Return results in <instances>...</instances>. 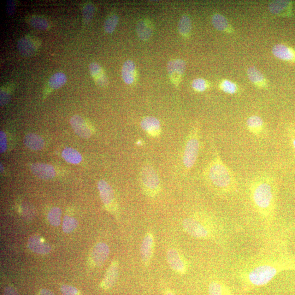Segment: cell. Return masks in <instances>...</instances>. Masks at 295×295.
Wrapping results in <instances>:
<instances>
[{"instance_id":"obj_1","label":"cell","mask_w":295,"mask_h":295,"mask_svg":"<svg viewBox=\"0 0 295 295\" xmlns=\"http://www.w3.org/2000/svg\"><path fill=\"white\" fill-rule=\"evenodd\" d=\"M295 270V258L286 256H268L250 262L242 271V276L254 286H262L283 271Z\"/></svg>"},{"instance_id":"obj_2","label":"cell","mask_w":295,"mask_h":295,"mask_svg":"<svg viewBox=\"0 0 295 295\" xmlns=\"http://www.w3.org/2000/svg\"><path fill=\"white\" fill-rule=\"evenodd\" d=\"M250 191L258 214L266 225L270 226L276 211L277 186L275 180L269 176H258L252 181Z\"/></svg>"},{"instance_id":"obj_3","label":"cell","mask_w":295,"mask_h":295,"mask_svg":"<svg viewBox=\"0 0 295 295\" xmlns=\"http://www.w3.org/2000/svg\"><path fill=\"white\" fill-rule=\"evenodd\" d=\"M208 184L218 193L231 194L237 190L238 184L232 170L217 154L204 171Z\"/></svg>"},{"instance_id":"obj_4","label":"cell","mask_w":295,"mask_h":295,"mask_svg":"<svg viewBox=\"0 0 295 295\" xmlns=\"http://www.w3.org/2000/svg\"><path fill=\"white\" fill-rule=\"evenodd\" d=\"M182 227L188 235L197 239H214L218 234L215 224L204 216L186 218L182 222Z\"/></svg>"},{"instance_id":"obj_5","label":"cell","mask_w":295,"mask_h":295,"mask_svg":"<svg viewBox=\"0 0 295 295\" xmlns=\"http://www.w3.org/2000/svg\"><path fill=\"white\" fill-rule=\"evenodd\" d=\"M140 181L147 196L156 198L162 190L160 178L156 170L150 164L144 165L140 174Z\"/></svg>"},{"instance_id":"obj_6","label":"cell","mask_w":295,"mask_h":295,"mask_svg":"<svg viewBox=\"0 0 295 295\" xmlns=\"http://www.w3.org/2000/svg\"><path fill=\"white\" fill-rule=\"evenodd\" d=\"M200 129L194 126L188 136L184 156V164L186 168L190 170L196 164L200 148Z\"/></svg>"},{"instance_id":"obj_7","label":"cell","mask_w":295,"mask_h":295,"mask_svg":"<svg viewBox=\"0 0 295 295\" xmlns=\"http://www.w3.org/2000/svg\"><path fill=\"white\" fill-rule=\"evenodd\" d=\"M98 188L100 197L106 209L110 212H115L116 206L113 188L104 180L98 182Z\"/></svg>"},{"instance_id":"obj_8","label":"cell","mask_w":295,"mask_h":295,"mask_svg":"<svg viewBox=\"0 0 295 295\" xmlns=\"http://www.w3.org/2000/svg\"><path fill=\"white\" fill-rule=\"evenodd\" d=\"M167 260L170 268L176 274L184 275L188 271L186 259L175 249L169 250L167 252Z\"/></svg>"},{"instance_id":"obj_9","label":"cell","mask_w":295,"mask_h":295,"mask_svg":"<svg viewBox=\"0 0 295 295\" xmlns=\"http://www.w3.org/2000/svg\"><path fill=\"white\" fill-rule=\"evenodd\" d=\"M155 250V240L154 235L150 232L147 233L142 244L140 248V257L145 266L150 264Z\"/></svg>"},{"instance_id":"obj_10","label":"cell","mask_w":295,"mask_h":295,"mask_svg":"<svg viewBox=\"0 0 295 295\" xmlns=\"http://www.w3.org/2000/svg\"><path fill=\"white\" fill-rule=\"evenodd\" d=\"M170 79L173 84L178 86L181 82L186 70V62L180 59L170 61L168 66Z\"/></svg>"},{"instance_id":"obj_11","label":"cell","mask_w":295,"mask_h":295,"mask_svg":"<svg viewBox=\"0 0 295 295\" xmlns=\"http://www.w3.org/2000/svg\"><path fill=\"white\" fill-rule=\"evenodd\" d=\"M109 255L108 246L104 243H100L94 247L92 251L91 261L95 266H102L107 261Z\"/></svg>"},{"instance_id":"obj_12","label":"cell","mask_w":295,"mask_h":295,"mask_svg":"<svg viewBox=\"0 0 295 295\" xmlns=\"http://www.w3.org/2000/svg\"><path fill=\"white\" fill-rule=\"evenodd\" d=\"M119 263L117 261L112 262L101 284L104 290L108 291L114 286L119 276Z\"/></svg>"},{"instance_id":"obj_13","label":"cell","mask_w":295,"mask_h":295,"mask_svg":"<svg viewBox=\"0 0 295 295\" xmlns=\"http://www.w3.org/2000/svg\"><path fill=\"white\" fill-rule=\"evenodd\" d=\"M32 173L38 178L43 180H50L56 176V171L52 165L36 163L32 165Z\"/></svg>"},{"instance_id":"obj_14","label":"cell","mask_w":295,"mask_h":295,"mask_svg":"<svg viewBox=\"0 0 295 295\" xmlns=\"http://www.w3.org/2000/svg\"><path fill=\"white\" fill-rule=\"evenodd\" d=\"M141 127L152 138H156L160 136L162 134L161 123L154 117L144 118L141 122Z\"/></svg>"},{"instance_id":"obj_15","label":"cell","mask_w":295,"mask_h":295,"mask_svg":"<svg viewBox=\"0 0 295 295\" xmlns=\"http://www.w3.org/2000/svg\"><path fill=\"white\" fill-rule=\"evenodd\" d=\"M72 125L76 134L82 138L88 139L92 136V132L82 118L79 116H75L70 120Z\"/></svg>"},{"instance_id":"obj_16","label":"cell","mask_w":295,"mask_h":295,"mask_svg":"<svg viewBox=\"0 0 295 295\" xmlns=\"http://www.w3.org/2000/svg\"><path fill=\"white\" fill-rule=\"evenodd\" d=\"M28 246L32 252L39 254H46L51 251V246L40 236H32L30 238Z\"/></svg>"},{"instance_id":"obj_17","label":"cell","mask_w":295,"mask_h":295,"mask_svg":"<svg viewBox=\"0 0 295 295\" xmlns=\"http://www.w3.org/2000/svg\"><path fill=\"white\" fill-rule=\"evenodd\" d=\"M18 49L22 56H31L38 50V42L32 38H22L18 44Z\"/></svg>"},{"instance_id":"obj_18","label":"cell","mask_w":295,"mask_h":295,"mask_svg":"<svg viewBox=\"0 0 295 295\" xmlns=\"http://www.w3.org/2000/svg\"><path fill=\"white\" fill-rule=\"evenodd\" d=\"M90 72L94 80L98 86L102 88L107 86L108 80L101 66L97 63L94 62L90 66Z\"/></svg>"},{"instance_id":"obj_19","label":"cell","mask_w":295,"mask_h":295,"mask_svg":"<svg viewBox=\"0 0 295 295\" xmlns=\"http://www.w3.org/2000/svg\"><path fill=\"white\" fill-rule=\"evenodd\" d=\"M136 31L138 38L142 40L147 41L152 37L154 27L149 20H142L138 24Z\"/></svg>"},{"instance_id":"obj_20","label":"cell","mask_w":295,"mask_h":295,"mask_svg":"<svg viewBox=\"0 0 295 295\" xmlns=\"http://www.w3.org/2000/svg\"><path fill=\"white\" fill-rule=\"evenodd\" d=\"M246 125L249 132L256 136H260L264 132V122L260 116H250L247 120Z\"/></svg>"},{"instance_id":"obj_21","label":"cell","mask_w":295,"mask_h":295,"mask_svg":"<svg viewBox=\"0 0 295 295\" xmlns=\"http://www.w3.org/2000/svg\"><path fill=\"white\" fill-rule=\"evenodd\" d=\"M136 74L135 64L132 60L126 61L124 64L122 69V76L126 84L132 85L134 84Z\"/></svg>"},{"instance_id":"obj_22","label":"cell","mask_w":295,"mask_h":295,"mask_svg":"<svg viewBox=\"0 0 295 295\" xmlns=\"http://www.w3.org/2000/svg\"><path fill=\"white\" fill-rule=\"evenodd\" d=\"M26 146L34 151L42 150L44 146V140L39 135L30 134L24 138Z\"/></svg>"},{"instance_id":"obj_23","label":"cell","mask_w":295,"mask_h":295,"mask_svg":"<svg viewBox=\"0 0 295 295\" xmlns=\"http://www.w3.org/2000/svg\"><path fill=\"white\" fill-rule=\"evenodd\" d=\"M272 52L274 56L281 60L293 61L295 59V52L293 50L284 45L276 46Z\"/></svg>"},{"instance_id":"obj_24","label":"cell","mask_w":295,"mask_h":295,"mask_svg":"<svg viewBox=\"0 0 295 295\" xmlns=\"http://www.w3.org/2000/svg\"><path fill=\"white\" fill-rule=\"evenodd\" d=\"M248 75L250 81L255 86L264 88L267 86L266 80L263 74L255 68H251L248 70Z\"/></svg>"},{"instance_id":"obj_25","label":"cell","mask_w":295,"mask_h":295,"mask_svg":"<svg viewBox=\"0 0 295 295\" xmlns=\"http://www.w3.org/2000/svg\"><path fill=\"white\" fill-rule=\"evenodd\" d=\"M212 24L217 30L222 32H231V26L225 16L216 14L212 18Z\"/></svg>"},{"instance_id":"obj_26","label":"cell","mask_w":295,"mask_h":295,"mask_svg":"<svg viewBox=\"0 0 295 295\" xmlns=\"http://www.w3.org/2000/svg\"><path fill=\"white\" fill-rule=\"evenodd\" d=\"M178 31L182 37L188 38L192 31V20L190 16L184 15L179 22Z\"/></svg>"},{"instance_id":"obj_27","label":"cell","mask_w":295,"mask_h":295,"mask_svg":"<svg viewBox=\"0 0 295 295\" xmlns=\"http://www.w3.org/2000/svg\"><path fill=\"white\" fill-rule=\"evenodd\" d=\"M62 156L64 160L72 164H79L82 160L80 153L72 148L64 149L62 152Z\"/></svg>"},{"instance_id":"obj_28","label":"cell","mask_w":295,"mask_h":295,"mask_svg":"<svg viewBox=\"0 0 295 295\" xmlns=\"http://www.w3.org/2000/svg\"><path fill=\"white\" fill-rule=\"evenodd\" d=\"M68 78L63 73H57L53 75L49 82V85L52 90H58L66 84Z\"/></svg>"},{"instance_id":"obj_29","label":"cell","mask_w":295,"mask_h":295,"mask_svg":"<svg viewBox=\"0 0 295 295\" xmlns=\"http://www.w3.org/2000/svg\"><path fill=\"white\" fill-rule=\"evenodd\" d=\"M209 295H230L228 289L219 282H212L208 288Z\"/></svg>"},{"instance_id":"obj_30","label":"cell","mask_w":295,"mask_h":295,"mask_svg":"<svg viewBox=\"0 0 295 295\" xmlns=\"http://www.w3.org/2000/svg\"><path fill=\"white\" fill-rule=\"evenodd\" d=\"M119 16L116 14L110 16L106 20L104 26V30L106 33L111 34L114 33L119 22Z\"/></svg>"},{"instance_id":"obj_31","label":"cell","mask_w":295,"mask_h":295,"mask_svg":"<svg viewBox=\"0 0 295 295\" xmlns=\"http://www.w3.org/2000/svg\"><path fill=\"white\" fill-rule=\"evenodd\" d=\"M290 4L288 2L276 1L271 3L269 6L270 12L275 14H281L288 7Z\"/></svg>"},{"instance_id":"obj_32","label":"cell","mask_w":295,"mask_h":295,"mask_svg":"<svg viewBox=\"0 0 295 295\" xmlns=\"http://www.w3.org/2000/svg\"><path fill=\"white\" fill-rule=\"evenodd\" d=\"M62 215V210L59 208H56L50 211L48 218L52 226L57 227L60 225Z\"/></svg>"},{"instance_id":"obj_33","label":"cell","mask_w":295,"mask_h":295,"mask_svg":"<svg viewBox=\"0 0 295 295\" xmlns=\"http://www.w3.org/2000/svg\"><path fill=\"white\" fill-rule=\"evenodd\" d=\"M78 222L74 218L69 216L64 218L63 223V230L66 233H72L78 228Z\"/></svg>"},{"instance_id":"obj_34","label":"cell","mask_w":295,"mask_h":295,"mask_svg":"<svg viewBox=\"0 0 295 295\" xmlns=\"http://www.w3.org/2000/svg\"><path fill=\"white\" fill-rule=\"evenodd\" d=\"M30 23L32 27L40 30H46L50 27L48 21L42 17L34 16L30 21Z\"/></svg>"},{"instance_id":"obj_35","label":"cell","mask_w":295,"mask_h":295,"mask_svg":"<svg viewBox=\"0 0 295 295\" xmlns=\"http://www.w3.org/2000/svg\"><path fill=\"white\" fill-rule=\"evenodd\" d=\"M96 8L92 4H88L82 10V16H84V20L86 23L90 22L95 14Z\"/></svg>"},{"instance_id":"obj_36","label":"cell","mask_w":295,"mask_h":295,"mask_svg":"<svg viewBox=\"0 0 295 295\" xmlns=\"http://www.w3.org/2000/svg\"><path fill=\"white\" fill-rule=\"evenodd\" d=\"M220 87L223 92L228 94H232V95L237 92L238 90L237 86L229 80L222 82Z\"/></svg>"},{"instance_id":"obj_37","label":"cell","mask_w":295,"mask_h":295,"mask_svg":"<svg viewBox=\"0 0 295 295\" xmlns=\"http://www.w3.org/2000/svg\"><path fill=\"white\" fill-rule=\"evenodd\" d=\"M192 86L194 90L198 92H204L208 87L206 81L200 78L194 80L192 82Z\"/></svg>"},{"instance_id":"obj_38","label":"cell","mask_w":295,"mask_h":295,"mask_svg":"<svg viewBox=\"0 0 295 295\" xmlns=\"http://www.w3.org/2000/svg\"><path fill=\"white\" fill-rule=\"evenodd\" d=\"M8 146L6 134L4 132H0V152L1 154L7 150Z\"/></svg>"},{"instance_id":"obj_39","label":"cell","mask_w":295,"mask_h":295,"mask_svg":"<svg viewBox=\"0 0 295 295\" xmlns=\"http://www.w3.org/2000/svg\"><path fill=\"white\" fill-rule=\"evenodd\" d=\"M61 290L63 295H78V289L72 286H63Z\"/></svg>"},{"instance_id":"obj_40","label":"cell","mask_w":295,"mask_h":295,"mask_svg":"<svg viewBox=\"0 0 295 295\" xmlns=\"http://www.w3.org/2000/svg\"><path fill=\"white\" fill-rule=\"evenodd\" d=\"M0 103H1V106H4L6 105L10 101V94L4 90L1 91V96H0Z\"/></svg>"},{"instance_id":"obj_41","label":"cell","mask_w":295,"mask_h":295,"mask_svg":"<svg viewBox=\"0 0 295 295\" xmlns=\"http://www.w3.org/2000/svg\"><path fill=\"white\" fill-rule=\"evenodd\" d=\"M16 4L12 0H8V2L7 12L9 16H13L16 11Z\"/></svg>"},{"instance_id":"obj_42","label":"cell","mask_w":295,"mask_h":295,"mask_svg":"<svg viewBox=\"0 0 295 295\" xmlns=\"http://www.w3.org/2000/svg\"><path fill=\"white\" fill-rule=\"evenodd\" d=\"M288 132L289 136H290L292 142L294 146V149L295 151V128H290L288 129Z\"/></svg>"},{"instance_id":"obj_43","label":"cell","mask_w":295,"mask_h":295,"mask_svg":"<svg viewBox=\"0 0 295 295\" xmlns=\"http://www.w3.org/2000/svg\"><path fill=\"white\" fill-rule=\"evenodd\" d=\"M4 295H19L12 287H7L4 289Z\"/></svg>"},{"instance_id":"obj_44","label":"cell","mask_w":295,"mask_h":295,"mask_svg":"<svg viewBox=\"0 0 295 295\" xmlns=\"http://www.w3.org/2000/svg\"><path fill=\"white\" fill-rule=\"evenodd\" d=\"M40 295H54V294L48 290V289H42V290L40 291Z\"/></svg>"},{"instance_id":"obj_45","label":"cell","mask_w":295,"mask_h":295,"mask_svg":"<svg viewBox=\"0 0 295 295\" xmlns=\"http://www.w3.org/2000/svg\"><path fill=\"white\" fill-rule=\"evenodd\" d=\"M163 295H176L172 291L168 289L164 292Z\"/></svg>"}]
</instances>
